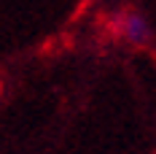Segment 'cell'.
Segmentation results:
<instances>
[{
  "label": "cell",
  "mask_w": 156,
  "mask_h": 154,
  "mask_svg": "<svg viewBox=\"0 0 156 154\" xmlns=\"http://www.w3.org/2000/svg\"><path fill=\"white\" fill-rule=\"evenodd\" d=\"M124 35L132 43H145L148 41V22L140 14H129L124 19Z\"/></svg>",
  "instance_id": "1"
}]
</instances>
